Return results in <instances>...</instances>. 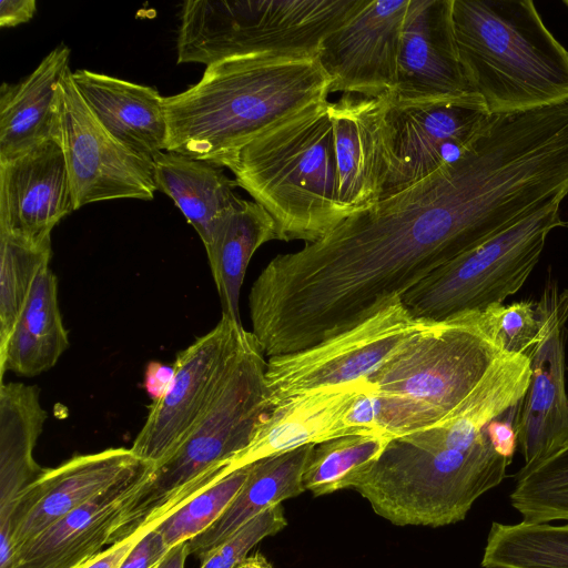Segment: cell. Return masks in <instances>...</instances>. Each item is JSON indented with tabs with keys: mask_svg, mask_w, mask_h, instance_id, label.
Returning <instances> with one entry per match:
<instances>
[{
	"mask_svg": "<svg viewBox=\"0 0 568 568\" xmlns=\"http://www.w3.org/2000/svg\"><path fill=\"white\" fill-rule=\"evenodd\" d=\"M529 381L524 362L497 358L453 414L390 439L353 489L397 526L440 527L463 520L506 476L513 459L495 445L491 424L520 405Z\"/></svg>",
	"mask_w": 568,
	"mask_h": 568,
	"instance_id": "6da1fadb",
	"label": "cell"
},
{
	"mask_svg": "<svg viewBox=\"0 0 568 568\" xmlns=\"http://www.w3.org/2000/svg\"><path fill=\"white\" fill-rule=\"evenodd\" d=\"M329 89L317 55H248L214 62L197 83L164 97L166 151L221 168L262 133L326 101Z\"/></svg>",
	"mask_w": 568,
	"mask_h": 568,
	"instance_id": "7a4b0ae2",
	"label": "cell"
},
{
	"mask_svg": "<svg viewBox=\"0 0 568 568\" xmlns=\"http://www.w3.org/2000/svg\"><path fill=\"white\" fill-rule=\"evenodd\" d=\"M464 77L489 114L568 102V50L530 0H453Z\"/></svg>",
	"mask_w": 568,
	"mask_h": 568,
	"instance_id": "3957f363",
	"label": "cell"
},
{
	"mask_svg": "<svg viewBox=\"0 0 568 568\" xmlns=\"http://www.w3.org/2000/svg\"><path fill=\"white\" fill-rule=\"evenodd\" d=\"M328 103L284 120L223 163L272 216L277 240L315 242L353 214L339 200Z\"/></svg>",
	"mask_w": 568,
	"mask_h": 568,
	"instance_id": "277c9868",
	"label": "cell"
},
{
	"mask_svg": "<svg viewBox=\"0 0 568 568\" xmlns=\"http://www.w3.org/2000/svg\"><path fill=\"white\" fill-rule=\"evenodd\" d=\"M266 363L250 332L221 392L174 454L153 467L122 514L109 545L142 535L184 486L246 448L257 424L273 407L264 381Z\"/></svg>",
	"mask_w": 568,
	"mask_h": 568,
	"instance_id": "5b68a950",
	"label": "cell"
},
{
	"mask_svg": "<svg viewBox=\"0 0 568 568\" xmlns=\"http://www.w3.org/2000/svg\"><path fill=\"white\" fill-rule=\"evenodd\" d=\"M366 0H191L181 11L178 63L248 55H317L326 36Z\"/></svg>",
	"mask_w": 568,
	"mask_h": 568,
	"instance_id": "8992f818",
	"label": "cell"
},
{
	"mask_svg": "<svg viewBox=\"0 0 568 568\" xmlns=\"http://www.w3.org/2000/svg\"><path fill=\"white\" fill-rule=\"evenodd\" d=\"M561 225L560 203L541 210L443 264L402 302L415 318L429 323L503 304L525 284L548 234Z\"/></svg>",
	"mask_w": 568,
	"mask_h": 568,
	"instance_id": "52a82bcc",
	"label": "cell"
},
{
	"mask_svg": "<svg viewBox=\"0 0 568 568\" xmlns=\"http://www.w3.org/2000/svg\"><path fill=\"white\" fill-rule=\"evenodd\" d=\"M503 352L480 312L430 323L366 382L374 389L423 402L445 417L473 393Z\"/></svg>",
	"mask_w": 568,
	"mask_h": 568,
	"instance_id": "ba28073f",
	"label": "cell"
},
{
	"mask_svg": "<svg viewBox=\"0 0 568 568\" xmlns=\"http://www.w3.org/2000/svg\"><path fill=\"white\" fill-rule=\"evenodd\" d=\"M429 324L415 318L399 298L342 334L300 352L268 357L264 381L271 405L366 381Z\"/></svg>",
	"mask_w": 568,
	"mask_h": 568,
	"instance_id": "9c48e42d",
	"label": "cell"
},
{
	"mask_svg": "<svg viewBox=\"0 0 568 568\" xmlns=\"http://www.w3.org/2000/svg\"><path fill=\"white\" fill-rule=\"evenodd\" d=\"M247 332L226 317L179 352L164 393L153 400L131 450L159 466L181 446L229 378Z\"/></svg>",
	"mask_w": 568,
	"mask_h": 568,
	"instance_id": "30bf717a",
	"label": "cell"
},
{
	"mask_svg": "<svg viewBox=\"0 0 568 568\" xmlns=\"http://www.w3.org/2000/svg\"><path fill=\"white\" fill-rule=\"evenodd\" d=\"M489 116L475 93L414 101L389 98V172L382 197L459 160Z\"/></svg>",
	"mask_w": 568,
	"mask_h": 568,
	"instance_id": "8fae6325",
	"label": "cell"
},
{
	"mask_svg": "<svg viewBox=\"0 0 568 568\" xmlns=\"http://www.w3.org/2000/svg\"><path fill=\"white\" fill-rule=\"evenodd\" d=\"M60 124L75 210L105 200L154 197V162L130 151L103 128L77 90L71 70L61 83Z\"/></svg>",
	"mask_w": 568,
	"mask_h": 568,
	"instance_id": "7c38bea8",
	"label": "cell"
},
{
	"mask_svg": "<svg viewBox=\"0 0 568 568\" xmlns=\"http://www.w3.org/2000/svg\"><path fill=\"white\" fill-rule=\"evenodd\" d=\"M143 463L131 448L119 447L78 455L44 469L16 497L0 520V568L10 567L20 546Z\"/></svg>",
	"mask_w": 568,
	"mask_h": 568,
	"instance_id": "4fadbf2b",
	"label": "cell"
},
{
	"mask_svg": "<svg viewBox=\"0 0 568 568\" xmlns=\"http://www.w3.org/2000/svg\"><path fill=\"white\" fill-rule=\"evenodd\" d=\"M410 0H366L322 41L317 57L331 93L375 98L397 83L398 55Z\"/></svg>",
	"mask_w": 568,
	"mask_h": 568,
	"instance_id": "5bb4252c",
	"label": "cell"
},
{
	"mask_svg": "<svg viewBox=\"0 0 568 568\" xmlns=\"http://www.w3.org/2000/svg\"><path fill=\"white\" fill-rule=\"evenodd\" d=\"M75 211L60 140H49L0 162V232L32 243Z\"/></svg>",
	"mask_w": 568,
	"mask_h": 568,
	"instance_id": "9a60e30c",
	"label": "cell"
},
{
	"mask_svg": "<svg viewBox=\"0 0 568 568\" xmlns=\"http://www.w3.org/2000/svg\"><path fill=\"white\" fill-rule=\"evenodd\" d=\"M388 94H343L328 103L341 203L351 212L381 197L389 172Z\"/></svg>",
	"mask_w": 568,
	"mask_h": 568,
	"instance_id": "2e32d148",
	"label": "cell"
},
{
	"mask_svg": "<svg viewBox=\"0 0 568 568\" xmlns=\"http://www.w3.org/2000/svg\"><path fill=\"white\" fill-rule=\"evenodd\" d=\"M568 288L557 287L542 339L530 362V382L521 400L516 429L524 465H530L568 443V395L565 384V324Z\"/></svg>",
	"mask_w": 568,
	"mask_h": 568,
	"instance_id": "e0dca14e",
	"label": "cell"
},
{
	"mask_svg": "<svg viewBox=\"0 0 568 568\" xmlns=\"http://www.w3.org/2000/svg\"><path fill=\"white\" fill-rule=\"evenodd\" d=\"M453 0H410L398 55L397 83L389 98L414 101L469 91L453 27Z\"/></svg>",
	"mask_w": 568,
	"mask_h": 568,
	"instance_id": "ac0fdd59",
	"label": "cell"
},
{
	"mask_svg": "<svg viewBox=\"0 0 568 568\" xmlns=\"http://www.w3.org/2000/svg\"><path fill=\"white\" fill-rule=\"evenodd\" d=\"M153 466L143 463L111 487L20 546L9 568H78L109 545L110 536Z\"/></svg>",
	"mask_w": 568,
	"mask_h": 568,
	"instance_id": "d6986e66",
	"label": "cell"
},
{
	"mask_svg": "<svg viewBox=\"0 0 568 568\" xmlns=\"http://www.w3.org/2000/svg\"><path fill=\"white\" fill-rule=\"evenodd\" d=\"M368 387L366 381H361L280 402L257 424L246 448L229 462L231 471L305 445L364 433L346 427L344 417L355 398Z\"/></svg>",
	"mask_w": 568,
	"mask_h": 568,
	"instance_id": "ffe728a7",
	"label": "cell"
},
{
	"mask_svg": "<svg viewBox=\"0 0 568 568\" xmlns=\"http://www.w3.org/2000/svg\"><path fill=\"white\" fill-rule=\"evenodd\" d=\"M72 79L93 115L125 148L152 161L166 151L164 97L155 88L84 69Z\"/></svg>",
	"mask_w": 568,
	"mask_h": 568,
	"instance_id": "44dd1931",
	"label": "cell"
},
{
	"mask_svg": "<svg viewBox=\"0 0 568 568\" xmlns=\"http://www.w3.org/2000/svg\"><path fill=\"white\" fill-rule=\"evenodd\" d=\"M71 51L60 43L22 81L0 88V162L60 140L61 83Z\"/></svg>",
	"mask_w": 568,
	"mask_h": 568,
	"instance_id": "7402d4cb",
	"label": "cell"
},
{
	"mask_svg": "<svg viewBox=\"0 0 568 568\" xmlns=\"http://www.w3.org/2000/svg\"><path fill=\"white\" fill-rule=\"evenodd\" d=\"M314 446L305 445L253 463L245 483L217 520L187 541L189 554L202 562L260 513L303 494L302 477Z\"/></svg>",
	"mask_w": 568,
	"mask_h": 568,
	"instance_id": "603a6c76",
	"label": "cell"
},
{
	"mask_svg": "<svg viewBox=\"0 0 568 568\" xmlns=\"http://www.w3.org/2000/svg\"><path fill=\"white\" fill-rule=\"evenodd\" d=\"M69 347L58 302V278L50 267L37 277L6 345L0 348V377L6 372L32 377L52 368Z\"/></svg>",
	"mask_w": 568,
	"mask_h": 568,
	"instance_id": "cb8c5ba5",
	"label": "cell"
},
{
	"mask_svg": "<svg viewBox=\"0 0 568 568\" xmlns=\"http://www.w3.org/2000/svg\"><path fill=\"white\" fill-rule=\"evenodd\" d=\"M272 240H277L272 216L255 201L241 199L222 216L204 246L222 316L237 325H242L239 301L248 263L255 251Z\"/></svg>",
	"mask_w": 568,
	"mask_h": 568,
	"instance_id": "d4e9b609",
	"label": "cell"
},
{
	"mask_svg": "<svg viewBox=\"0 0 568 568\" xmlns=\"http://www.w3.org/2000/svg\"><path fill=\"white\" fill-rule=\"evenodd\" d=\"M47 412L40 390L20 382L0 385V520L16 497L42 473L33 457Z\"/></svg>",
	"mask_w": 568,
	"mask_h": 568,
	"instance_id": "484cf974",
	"label": "cell"
},
{
	"mask_svg": "<svg viewBox=\"0 0 568 568\" xmlns=\"http://www.w3.org/2000/svg\"><path fill=\"white\" fill-rule=\"evenodd\" d=\"M153 162L156 190L174 201L207 245L219 221L241 200L236 181L219 166L176 152L163 151Z\"/></svg>",
	"mask_w": 568,
	"mask_h": 568,
	"instance_id": "4316f807",
	"label": "cell"
},
{
	"mask_svg": "<svg viewBox=\"0 0 568 568\" xmlns=\"http://www.w3.org/2000/svg\"><path fill=\"white\" fill-rule=\"evenodd\" d=\"M484 568H568V524L493 523Z\"/></svg>",
	"mask_w": 568,
	"mask_h": 568,
	"instance_id": "83f0119b",
	"label": "cell"
},
{
	"mask_svg": "<svg viewBox=\"0 0 568 568\" xmlns=\"http://www.w3.org/2000/svg\"><path fill=\"white\" fill-rule=\"evenodd\" d=\"M390 439L393 437L381 433H359L316 444L303 473L304 490L318 497L354 488Z\"/></svg>",
	"mask_w": 568,
	"mask_h": 568,
	"instance_id": "f1b7e54d",
	"label": "cell"
},
{
	"mask_svg": "<svg viewBox=\"0 0 568 568\" xmlns=\"http://www.w3.org/2000/svg\"><path fill=\"white\" fill-rule=\"evenodd\" d=\"M510 503L527 523L568 521V443L521 467Z\"/></svg>",
	"mask_w": 568,
	"mask_h": 568,
	"instance_id": "f546056e",
	"label": "cell"
},
{
	"mask_svg": "<svg viewBox=\"0 0 568 568\" xmlns=\"http://www.w3.org/2000/svg\"><path fill=\"white\" fill-rule=\"evenodd\" d=\"M52 256L51 242L37 244L0 232V348L30 296L38 275Z\"/></svg>",
	"mask_w": 568,
	"mask_h": 568,
	"instance_id": "4dcf8cb0",
	"label": "cell"
},
{
	"mask_svg": "<svg viewBox=\"0 0 568 568\" xmlns=\"http://www.w3.org/2000/svg\"><path fill=\"white\" fill-rule=\"evenodd\" d=\"M445 418L423 402L376 390L369 385L351 405L344 424L364 433H381L396 438L437 425Z\"/></svg>",
	"mask_w": 568,
	"mask_h": 568,
	"instance_id": "1f68e13d",
	"label": "cell"
},
{
	"mask_svg": "<svg viewBox=\"0 0 568 568\" xmlns=\"http://www.w3.org/2000/svg\"><path fill=\"white\" fill-rule=\"evenodd\" d=\"M556 287L549 282L538 302L496 304L480 312L487 333L501 352L529 358L545 335Z\"/></svg>",
	"mask_w": 568,
	"mask_h": 568,
	"instance_id": "d6a6232c",
	"label": "cell"
},
{
	"mask_svg": "<svg viewBox=\"0 0 568 568\" xmlns=\"http://www.w3.org/2000/svg\"><path fill=\"white\" fill-rule=\"evenodd\" d=\"M251 467L252 464L246 465L219 479L151 528L163 536L170 548L199 536L226 509L245 483Z\"/></svg>",
	"mask_w": 568,
	"mask_h": 568,
	"instance_id": "836d02e7",
	"label": "cell"
},
{
	"mask_svg": "<svg viewBox=\"0 0 568 568\" xmlns=\"http://www.w3.org/2000/svg\"><path fill=\"white\" fill-rule=\"evenodd\" d=\"M287 525L281 504L272 506L248 520L213 549L200 568H236L262 539L283 530Z\"/></svg>",
	"mask_w": 568,
	"mask_h": 568,
	"instance_id": "e575fe53",
	"label": "cell"
},
{
	"mask_svg": "<svg viewBox=\"0 0 568 568\" xmlns=\"http://www.w3.org/2000/svg\"><path fill=\"white\" fill-rule=\"evenodd\" d=\"M169 549L163 536L154 528H150L138 536V540L119 568H153Z\"/></svg>",
	"mask_w": 568,
	"mask_h": 568,
	"instance_id": "d590c367",
	"label": "cell"
},
{
	"mask_svg": "<svg viewBox=\"0 0 568 568\" xmlns=\"http://www.w3.org/2000/svg\"><path fill=\"white\" fill-rule=\"evenodd\" d=\"M37 10L34 0H1L0 27H14L28 22Z\"/></svg>",
	"mask_w": 568,
	"mask_h": 568,
	"instance_id": "8d00e7d4",
	"label": "cell"
},
{
	"mask_svg": "<svg viewBox=\"0 0 568 568\" xmlns=\"http://www.w3.org/2000/svg\"><path fill=\"white\" fill-rule=\"evenodd\" d=\"M136 540L138 537H130L125 540L112 544L109 548L102 550L78 568H119Z\"/></svg>",
	"mask_w": 568,
	"mask_h": 568,
	"instance_id": "74e56055",
	"label": "cell"
},
{
	"mask_svg": "<svg viewBox=\"0 0 568 568\" xmlns=\"http://www.w3.org/2000/svg\"><path fill=\"white\" fill-rule=\"evenodd\" d=\"M172 366L170 371L164 366H158L155 369H149L146 388L149 393L154 396V399L160 397L166 389L172 377Z\"/></svg>",
	"mask_w": 568,
	"mask_h": 568,
	"instance_id": "f35d334b",
	"label": "cell"
},
{
	"mask_svg": "<svg viewBox=\"0 0 568 568\" xmlns=\"http://www.w3.org/2000/svg\"><path fill=\"white\" fill-rule=\"evenodd\" d=\"M189 555L187 541L179 542L153 568H184Z\"/></svg>",
	"mask_w": 568,
	"mask_h": 568,
	"instance_id": "ab89813d",
	"label": "cell"
},
{
	"mask_svg": "<svg viewBox=\"0 0 568 568\" xmlns=\"http://www.w3.org/2000/svg\"><path fill=\"white\" fill-rule=\"evenodd\" d=\"M236 568H273L271 562L260 552L248 556Z\"/></svg>",
	"mask_w": 568,
	"mask_h": 568,
	"instance_id": "60d3db41",
	"label": "cell"
},
{
	"mask_svg": "<svg viewBox=\"0 0 568 568\" xmlns=\"http://www.w3.org/2000/svg\"><path fill=\"white\" fill-rule=\"evenodd\" d=\"M564 3L568 7V0L564 1Z\"/></svg>",
	"mask_w": 568,
	"mask_h": 568,
	"instance_id": "b9f144b4",
	"label": "cell"
},
{
	"mask_svg": "<svg viewBox=\"0 0 568 568\" xmlns=\"http://www.w3.org/2000/svg\"><path fill=\"white\" fill-rule=\"evenodd\" d=\"M565 225L568 227V221L565 223Z\"/></svg>",
	"mask_w": 568,
	"mask_h": 568,
	"instance_id": "7bdbcfd3",
	"label": "cell"
}]
</instances>
